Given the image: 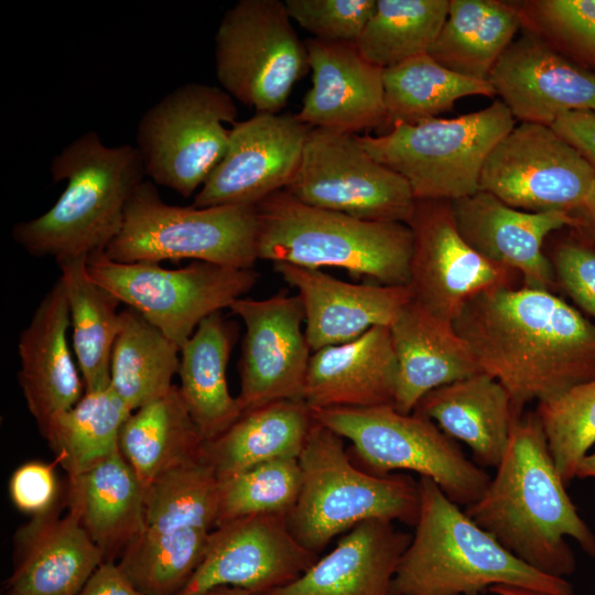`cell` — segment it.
<instances>
[{
    "label": "cell",
    "instance_id": "obj_1",
    "mask_svg": "<svg viewBox=\"0 0 595 595\" xmlns=\"http://www.w3.org/2000/svg\"><path fill=\"white\" fill-rule=\"evenodd\" d=\"M482 372L508 391L518 416L595 378V322L553 292L495 288L472 298L454 320Z\"/></svg>",
    "mask_w": 595,
    "mask_h": 595
},
{
    "label": "cell",
    "instance_id": "obj_2",
    "mask_svg": "<svg viewBox=\"0 0 595 595\" xmlns=\"http://www.w3.org/2000/svg\"><path fill=\"white\" fill-rule=\"evenodd\" d=\"M464 510L509 552L547 575L566 578L575 572L567 538L595 559V533L566 493L536 412L516 422L486 490Z\"/></svg>",
    "mask_w": 595,
    "mask_h": 595
},
{
    "label": "cell",
    "instance_id": "obj_3",
    "mask_svg": "<svg viewBox=\"0 0 595 595\" xmlns=\"http://www.w3.org/2000/svg\"><path fill=\"white\" fill-rule=\"evenodd\" d=\"M50 172L54 182L66 181L65 190L47 212L12 227L14 241L32 256L55 260L105 251L144 181L137 147L106 145L89 130L52 159Z\"/></svg>",
    "mask_w": 595,
    "mask_h": 595
},
{
    "label": "cell",
    "instance_id": "obj_4",
    "mask_svg": "<svg viewBox=\"0 0 595 595\" xmlns=\"http://www.w3.org/2000/svg\"><path fill=\"white\" fill-rule=\"evenodd\" d=\"M414 533L400 560L392 595H480L494 585L574 595L566 580L513 555L431 479L420 477Z\"/></svg>",
    "mask_w": 595,
    "mask_h": 595
},
{
    "label": "cell",
    "instance_id": "obj_5",
    "mask_svg": "<svg viewBox=\"0 0 595 595\" xmlns=\"http://www.w3.org/2000/svg\"><path fill=\"white\" fill-rule=\"evenodd\" d=\"M258 259L339 268L383 285H409L413 237L397 221H370L306 205L285 190L257 206Z\"/></svg>",
    "mask_w": 595,
    "mask_h": 595
},
{
    "label": "cell",
    "instance_id": "obj_6",
    "mask_svg": "<svg viewBox=\"0 0 595 595\" xmlns=\"http://www.w3.org/2000/svg\"><path fill=\"white\" fill-rule=\"evenodd\" d=\"M301 489L288 516L291 532L320 554L338 534L363 521L415 524L419 486L409 474H370L351 459L344 439L315 421L299 456Z\"/></svg>",
    "mask_w": 595,
    "mask_h": 595
},
{
    "label": "cell",
    "instance_id": "obj_7",
    "mask_svg": "<svg viewBox=\"0 0 595 595\" xmlns=\"http://www.w3.org/2000/svg\"><path fill=\"white\" fill-rule=\"evenodd\" d=\"M516 126L501 100L452 119L394 123L380 136H358L365 150L402 176L415 199L456 201L478 191L484 163Z\"/></svg>",
    "mask_w": 595,
    "mask_h": 595
},
{
    "label": "cell",
    "instance_id": "obj_8",
    "mask_svg": "<svg viewBox=\"0 0 595 595\" xmlns=\"http://www.w3.org/2000/svg\"><path fill=\"white\" fill-rule=\"evenodd\" d=\"M312 410L316 422L351 442V459L370 474L413 472L464 508L476 502L490 482L455 440L422 414H404L390 404Z\"/></svg>",
    "mask_w": 595,
    "mask_h": 595
},
{
    "label": "cell",
    "instance_id": "obj_9",
    "mask_svg": "<svg viewBox=\"0 0 595 595\" xmlns=\"http://www.w3.org/2000/svg\"><path fill=\"white\" fill-rule=\"evenodd\" d=\"M256 206L169 205L143 181L129 199L118 235L105 255L120 263L192 259L252 269L257 256Z\"/></svg>",
    "mask_w": 595,
    "mask_h": 595
},
{
    "label": "cell",
    "instance_id": "obj_10",
    "mask_svg": "<svg viewBox=\"0 0 595 595\" xmlns=\"http://www.w3.org/2000/svg\"><path fill=\"white\" fill-rule=\"evenodd\" d=\"M284 1L239 0L215 34L220 87L256 112L279 113L293 86L309 72V54Z\"/></svg>",
    "mask_w": 595,
    "mask_h": 595
},
{
    "label": "cell",
    "instance_id": "obj_11",
    "mask_svg": "<svg viewBox=\"0 0 595 595\" xmlns=\"http://www.w3.org/2000/svg\"><path fill=\"white\" fill-rule=\"evenodd\" d=\"M235 99L221 87L186 83L163 96L140 118L136 147L145 176L190 197L224 158L236 123Z\"/></svg>",
    "mask_w": 595,
    "mask_h": 595
},
{
    "label": "cell",
    "instance_id": "obj_12",
    "mask_svg": "<svg viewBox=\"0 0 595 595\" xmlns=\"http://www.w3.org/2000/svg\"><path fill=\"white\" fill-rule=\"evenodd\" d=\"M90 278L142 314L181 349L199 323L244 298L258 280L253 269L193 261L178 269L120 263L105 251L87 258Z\"/></svg>",
    "mask_w": 595,
    "mask_h": 595
},
{
    "label": "cell",
    "instance_id": "obj_13",
    "mask_svg": "<svg viewBox=\"0 0 595 595\" xmlns=\"http://www.w3.org/2000/svg\"><path fill=\"white\" fill-rule=\"evenodd\" d=\"M310 206L370 221L404 223L415 197L408 182L374 159L358 134L312 128L285 188Z\"/></svg>",
    "mask_w": 595,
    "mask_h": 595
},
{
    "label": "cell",
    "instance_id": "obj_14",
    "mask_svg": "<svg viewBox=\"0 0 595 595\" xmlns=\"http://www.w3.org/2000/svg\"><path fill=\"white\" fill-rule=\"evenodd\" d=\"M594 181L595 169L552 127L520 122L489 152L479 187L519 210L571 214Z\"/></svg>",
    "mask_w": 595,
    "mask_h": 595
},
{
    "label": "cell",
    "instance_id": "obj_15",
    "mask_svg": "<svg viewBox=\"0 0 595 595\" xmlns=\"http://www.w3.org/2000/svg\"><path fill=\"white\" fill-rule=\"evenodd\" d=\"M318 558L295 539L288 515L240 517L210 531L198 567L177 595H205L219 586L264 595L298 580Z\"/></svg>",
    "mask_w": 595,
    "mask_h": 595
},
{
    "label": "cell",
    "instance_id": "obj_16",
    "mask_svg": "<svg viewBox=\"0 0 595 595\" xmlns=\"http://www.w3.org/2000/svg\"><path fill=\"white\" fill-rule=\"evenodd\" d=\"M410 227L413 246L409 286L413 299L434 315L448 321L478 293L515 288L520 275L491 263L458 232L450 201L415 199Z\"/></svg>",
    "mask_w": 595,
    "mask_h": 595
},
{
    "label": "cell",
    "instance_id": "obj_17",
    "mask_svg": "<svg viewBox=\"0 0 595 595\" xmlns=\"http://www.w3.org/2000/svg\"><path fill=\"white\" fill-rule=\"evenodd\" d=\"M229 310L246 328L237 396L242 413L278 401H303L311 348L300 296L240 298Z\"/></svg>",
    "mask_w": 595,
    "mask_h": 595
},
{
    "label": "cell",
    "instance_id": "obj_18",
    "mask_svg": "<svg viewBox=\"0 0 595 595\" xmlns=\"http://www.w3.org/2000/svg\"><path fill=\"white\" fill-rule=\"evenodd\" d=\"M311 127L295 115L256 112L232 125L227 151L193 206H257L285 190L300 166Z\"/></svg>",
    "mask_w": 595,
    "mask_h": 595
},
{
    "label": "cell",
    "instance_id": "obj_19",
    "mask_svg": "<svg viewBox=\"0 0 595 595\" xmlns=\"http://www.w3.org/2000/svg\"><path fill=\"white\" fill-rule=\"evenodd\" d=\"M493 67L495 95L520 122L552 126L570 111H595V74L565 58L528 29Z\"/></svg>",
    "mask_w": 595,
    "mask_h": 595
},
{
    "label": "cell",
    "instance_id": "obj_20",
    "mask_svg": "<svg viewBox=\"0 0 595 595\" xmlns=\"http://www.w3.org/2000/svg\"><path fill=\"white\" fill-rule=\"evenodd\" d=\"M451 206L458 232L482 257L516 271L524 288L553 292L558 286L543 244L551 232L572 227L571 214L519 210L485 191Z\"/></svg>",
    "mask_w": 595,
    "mask_h": 595
},
{
    "label": "cell",
    "instance_id": "obj_21",
    "mask_svg": "<svg viewBox=\"0 0 595 595\" xmlns=\"http://www.w3.org/2000/svg\"><path fill=\"white\" fill-rule=\"evenodd\" d=\"M312 87L295 115L311 128L357 134L386 122L383 69L353 42L305 41Z\"/></svg>",
    "mask_w": 595,
    "mask_h": 595
},
{
    "label": "cell",
    "instance_id": "obj_22",
    "mask_svg": "<svg viewBox=\"0 0 595 595\" xmlns=\"http://www.w3.org/2000/svg\"><path fill=\"white\" fill-rule=\"evenodd\" d=\"M273 268L298 290L312 351L354 340L375 326H390L413 300L409 285L351 283L285 262H275Z\"/></svg>",
    "mask_w": 595,
    "mask_h": 595
},
{
    "label": "cell",
    "instance_id": "obj_23",
    "mask_svg": "<svg viewBox=\"0 0 595 595\" xmlns=\"http://www.w3.org/2000/svg\"><path fill=\"white\" fill-rule=\"evenodd\" d=\"M69 326L68 303L58 278L18 342L19 383L42 435L57 415L72 409L85 393L67 342Z\"/></svg>",
    "mask_w": 595,
    "mask_h": 595
},
{
    "label": "cell",
    "instance_id": "obj_24",
    "mask_svg": "<svg viewBox=\"0 0 595 595\" xmlns=\"http://www.w3.org/2000/svg\"><path fill=\"white\" fill-rule=\"evenodd\" d=\"M14 564L2 595H77L104 555L75 512L32 517L14 537Z\"/></svg>",
    "mask_w": 595,
    "mask_h": 595
},
{
    "label": "cell",
    "instance_id": "obj_25",
    "mask_svg": "<svg viewBox=\"0 0 595 595\" xmlns=\"http://www.w3.org/2000/svg\"><path fill=\"white\" fill-rule=\"evenodd\" d=\"M398 364L389 326L313 351L303 401L312 409L392 405Z\"/></svg>",
    "mask_w": 595,
    "mask_h": 595
},
{
    "label": "cell",
    "instance_id": "obj_26",
    "mask_svg": "<svg viewBox=\"0 0 595 595\" xmlns=\"http://www.w3.org/2000/svg\"><path fill=\"white\" fill-rule=\"evenodd\" d=\"M389 328L398 364L392 407L401 413H412L432 390L482 372L453 323L414 299Z\"/></svg>",
    "mask_w": 595,
    "mask_h": 595
},
{
    "label": "cell",
    "instance_id": "obj_27",
    "mask_svg": "<svg viewBox=\"0 0 595 595\" xmlns=\"http://www.w3.org/2000/svg\"><path fill=\"white\" fill-rule=\"evenodd\" d=\"M411 537L392 521H363L298 580L264 595H392Z\"/></svg>",
    "mask_w": 595,
    "mask_h": 595
},
{
    "label": "cell",
    "instance_id": "obj_28",
    "mask_svg": "<svg viewBox=\"0 0 595 595\" xmlns=\"http://www.w3.org/2000/svg\"><path fill=\"white\" fill-rule=\"evenodd\" d=\"M413 412L433 421L446 435L465 443L473 462L482 468L502 461L516 422L506 388L485 372L429 392Z\"/></svg>",
    "mask_w": 595,
    "mask_h": 595
},
{
    "label": "cell",
    "instance_id": "obj_29",
    "mask_svg": "<svg viewBox=\"0 0 595 595\" xmlns=\"http://www.w3.org/2000/svg\"><path fill=\"white\" fill-rule=\"evenodd\" d=\"M67 493L104 562H117L144 531L145 488L120 452L68 479Z\"/></svg>",
    "mask_w": 595,
    "mask_h": 595
},
{
    "label": "cell",
    "instance_id": "obj_30",
    "mask_svg": "<svg viewBox=\"0 0 595 595\" xmlns=\"http://www.w3.org/2000/svg\"><path fill=\"white\" fill-rule=\"evenodd\" d=\"M237 326L220 312L204 318L180 350L178 390L204 441L225 432L242 414L227 382Z\"/></svg>",
    "mask_w": 595,
    "mask_h": 595
},
{
    "label": "cell",
    "instance_id": "obj_31",
    "mask_svg": "<svg viewBox=\"0 0 595 595\" xmlns=\"http://www.w3.org/2000/svg\"><path fill=\"white\" fill-rule=\"evenodd\" d=\"M314 423L304 401L269 403L244 412L220 435L204 441L201 456L219 479L269 461L299 458Z\"/></svg>",
    "mask_w": 595,
    "mask_h": 595
},
{
    "label": "cell",
    "instance_id": "obj_32",
    "mask_svg": "<svg viewBox=\"0 0 595 595\" xmlns=\"http://www.w3.org/2000/svg\"><path fill=\"white\" fill-rule=\"evenodd\" d=\"M521 28L513 2L450 0L446 20L428 54L459 75L488 80Z\"/></svg>",
    "mask_w": 595,
    "mask_h": 595
},
{
    "label": "cell",
    "instance_id": "obj_33",
    "mask_svg": "<svg viewBox=\"0 0 595 595\" xmlns=\"http://www.w3.org/2000/svg\"><path fill=\"white\" fill-rule=\"evenodd\" d=\"M69 309L73 348L85 392L110 386L112 348L120 331L121 303L94 281L87 271V258L56 260Z\"/></svg>",
    "mask_w": 595,
    "mask_h": 595
},
{
    "label": "cell",
    "instance_id": "obj_34",
    "mask_svg": "<svg viewBox=\"0 0 595 595\" xmlns=\"http://www.w3.org/2000/svg\"><path fill=\"white\" fill-rule=\"evenodd\" d=\"M204 440L177 386L131 412L119 435V451L148 487L170 468L201 456Z\"/></svg>",
    "mask_w": 595,
    "mask_h": 595
},
{
    "label": "cell",
    "instance_id": "obj_35",
    "mask_svg": "<svg viewBox=\"0 0 595 595\" xmlns=\"http://www.w3.org/2000/svg\"><path fill=\"white\" fill-rule=\"evenodd\" d=\"M120 331L110 365V388L131 411L173 388L180 347L130 306L120 311Z\"/></svg>",
    "mask_w": 595,
    "mask_h": 595
},
{
    "label": "cell",
    "instance_id": "obj_36",
    "mask_svg": "<svg viewBox=\"0 0 595 595\" xmlns=\"http://www.w3.org/2000/svg\"><path fill=\"white\" fill-rule=\"evenodd\" d=\"M131 411L108 387L85 392L68 411L57 415L43 436L67 479L93 468L119 451L121 428Z\"/></svg>",
    "mask_w": 595,
    "mask_h": 595
},
{
    "label": "cell",
    "instance_id": "obj_37",
    "mask_svg": "<svg viewBox=\"0 0 595 595\" xmlns=\"http://www.w3.org/2000/svg\"><path fill=\"white\" fill-rule=\"evenodd\" d=\"M387 119L394 123H415L436 118L467 96H495L488 80L459 75L428 53L383 69Z\"/></svg>",
    "mask_w": 595,
    "mask_h": 595
},
{
    "label": "cell",
    "instance_id": "obj_38",
    "mask_svg": "<svg viewBox=\"0 0 595 595\" xmlns=\"http://www.w3.org/2000/svg\"><path fill=\"white\" fill-rule=\"evenodd\" d=\"M450 0H376L355 42L363 56L386 69L428 53L447 17Z\"/></svg>",
    "mask_w": 595,
    "mask_h": 595
},
{
    "label": "cell",
    "instance_id": "obj_39",
    "mask_svg": "<svg viewBox=\"0 0 595 595\" xmlns=\"http://www.w3.org/2000/svg\"><path fill=\"white\" fill-rule=\"evenodd\" d=\"M210 531L144 529L117 564L144 595H177L198 567Z\"/></svg>",
    "mask_w": 595,
    "mask_h": 595
},
{
    "label": "cell",
    "instance_id": "obj_40",
    "mask_svg": "<svg viewBox=\"0 0 595 595\" xmlns=\"http://www.w3.org/2000/svg\"><path fill=\"white\" fill-rule=\"evenodd\" d=\"M218 504L219 478L198 456L170 468L145 487V528L212 531Z\"/></svg>",
    "mask_w": 595,
    "mask_h": 595
},
{
    "label": "cell",
    "instance_id": "obj_41",
    "mask_svg": "<svg viewBox=\"0 0 595 595\" xmlns=\"http://www.w3.org/2000/svg\"><path fill=\"white\" fill-rule=\"evenodd\" d=\"M534 412L555 467L567 486L595 445V378L538 402Z\"/></svg>",
    "mask_w": 595,
    "mask_h": 595
},
{
    "label": "cell",
    "instance_id": "obj_42",
    "mask_svg": "<svg viewBox=\"0 0 595 595\" xmlns=\"http://www.w3.org/2000/svg\"><path fill=\"white\" fill-rule=\"evenodd\" d=\"M301 489L299 458L284 457L219 479L217 526L240 517L291 512ZM215 527V528H216Z\"/></svg>",
    "mask_w": 595,
    "mask_h": 595
},
{
    "label": "cell",
    "instance_id": "obj_43",
    "mask_svg": "<svg viewBox=\"0 0 595 595\" xmlns=\"http://www.w3.org/2000/svg\"><path fill=\"white\" fill-rule=\"evenodd\" d=\"M522 28L595 63V0L516 1Z\"/></svg>",
    "mask_w": 595,
    "mask_h": 595
},
{
    "label": "cell",
    "instance_id": "obj_44",
    "mask_svg": "<svg viewBox=\"0 0 595 595\" xmlns=\"http://www.w3.org/2000/svg\"><path fill=\"white\" fill-rule=\"evenodd\" d=\"M292 21L314 39L355 43L374 12L376 0H285Z\"/></svg>",
    "mask_w": 595,
    "mask_h": 595
},
{
    "label": "cell",
    "instance_id": "obj_45",
    "mask_svg": "<svg viewBox=\"0 0 595 595\" xmlns=\"http://www.w3.org/2000/svg\"><path fill=\"white\" fill-rule=\"evenodd\" d=\"M549 259L556 285L595 321V251L581 242H562Z\"/></svg>",
    "mask_w": 595,
    "mask_h": 595
},
{
    "label": "cell",
    "instance_id": "obj_46",
    "mask_svg": "<svg viewBox=\"0 0 595 595\" xmlns=\"http://www.w3.org/2000/svg\"><path fill=\"white\" fill-rule=\"evenodd\" d=\"M9 493L14 506L24 513L35 517L51 511L58 494L54 464H22L10 478Z\"/></svg>",
    "mask_w": 595,
    "mask_h": 595
},
{
    "label": "cell",
    "instance_id": "obj_47",
    "mask_svg": "<svg viewBox=\"0 0 595 595\" xmlns=\"http://www.w3.org/2000/svg\"><path fill=\"white\" fill-rule=\"evenodd\" d=\"M551 127L595 169V111L566 112Z\"/></svg>",
    "mask_w": 595,
    "mask_h": 595
},
{
    "label": "cell",
    "instance_id": "obj_48",
    "mask_svg": "<svg viewBox=\"0 0 595 595\" xmlns=\"http://www.w3.org/2000/svg\"><path fill=\"white\" fill-rule=\"evenodd\" d=\"M77 595H144L128 580L117 562H102Z\"/></svg>",
    "mask_w": 595,
    "mask_h": 595
},
{
    "label": "cell",
    "instance_id": "obj_49",
    "mask_svg": "<svg viewBox=\"0 0 595 595\" xmlns=\"http://www.w3.org/2000/svg\"><path fill=\"white\" fill-rule=\"evenodd\" d=\"M574 224L584 236L586 242H581L595 251V181L583 204L571 213Z\"/></svg>",
    "mask_w": 595,
    "mask_h": 595
},
{
    "label": "cell",
    "instance_id": "obj_50",
    "mask_svg": "<svg viewBox=\"0 0 595 595\" xmlns=\"http://www.w3.org/2000/svg\"><path fill=\"white\" fill-rule=\"evenodd\" d=\"M489 592L494 595H551L544 592L516 586V585H494L489 588Z\"/></svg>",
    "mask_w": 595,
    "mask_h": 595
},
{
    "label": "cell",
    "instance_id": "obj_51",
    "mask_svg": "<svg viewBox=\"0 0 595 595\" xmlns=\"http://www.w3.org/2000/svg\"><path fill=\"white\" fill-rule=\"evenodd\" d=\"M576 478H595V451L589 452L582 461Z\"/></svg>",
    "mask_w": 595,
    "mask_h": 595
},
{
    "label": "cell",
    "instance_id": "obj_52",
    "mask_svg": "<svg viewBox=\"0 0 595 595\" xmlns=\"http://www.w3.org/2000/svg\"><path fill=\"white\" fill-rule=\"evenodd\" d=\"M205 595H252L245 589L230 586H219L208 591Z\"/></svg>",
    "mask_w": 595,
    "mask_h": 595
}]
</instances>
